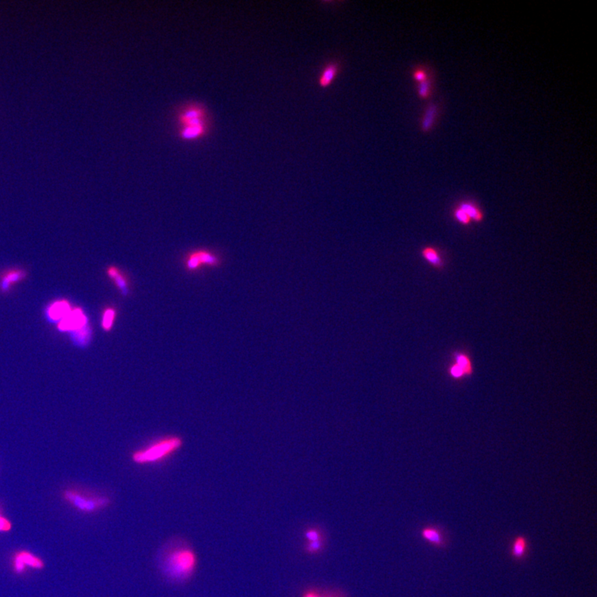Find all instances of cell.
I'll return each instance as SVG.
<instances>
[{"label": "cell", "instance_id": "6da1fadb", "mask_svg": "<svg viewBox=\"0 0 597 597\" xmlns=\"http://www.w3.org/2000/svg\"><path fill=\"white\" fill-rule=\"evenodd\" d=\"M160 573L174 584H184L198 569L199 559L192 546L183 537H174L164 544L157 556Z\"/></svg>", "mask_w": 597, "mask_h": 597}, {"label": "cell", "instance_id": "7a4b0ae2", "mask_svg": "<svg viewBox=\"0 0 597 597\" xmlns=\"http://www.w3.org/2000/svg\"><path fill=\"white\" fill-rule=\"evenodd\" d=\"M178 138L185 142L203 140L211 133L214 121L203 102L188 101L176 107L174 114Z\"/></svg>", "mask_w": 597, "mask_h": 597}, {"label": "cell", "instance_id": "3957f363", "mask_svg": "<svg viewBox=\"0 0 597 597\" xmlns=\"http://www.w3.org/2000/svg\"><path fill=\"white\" fill-rule=\"evenodd\" d=\"M183 444V439L180 436H169L160 438L145 448L133 453L132 461L140 466L160 463L180 450Z\"/></svg>", "mask_w": 597, "mask_h": 597}, {"label": "cell", "instance_id": "277c9868", "mask_svg": "<svg viewBox=\"0 0 597 597\" xmlns=\"http://www.w3.org/2000/svg\"><path fill=\"white\" fill-rule=\"evenodd\" d=\"M66 500L73 505L75 509L84 513H95L106 509L110 505V499L105 496L82 495L75 492L67 491L64 494Z\"/></svg>", "mask_w": 597, "mask_h": 597}, {"label": "cell", "instance_id": "5b68a950", "mask_svg": "<svg viewBox=\"0 0 597 597\" xmlns=\"http://www.w3.org/2000/svg\"><path fill=\"white\" fill-rule=\"evenodd\" d=\"M474 373L472 359L466 352L456 351L453 354V362L447 368V373L451 379H464L472 376Z\"/></svg>", "mask_w": 597, "mask_h": 597}, {"label": "cell", "instance_id": "8992f818", "mask_svg": "<svg viewBox=\"0 0 597 597\" xmlns=\"http://www.w3.org/2000/svg\"><path fill=\"white\" fill-rule=\"evenodd\" d=\"M184 264L188 272H197L204 266H218L220 258L209 251L199 250L188 254Z\"/></svg>", "mask_w": 597, "mask_h": 597}, {"label": "cell", "instance_id": "52a82bcc", "mask_svg": "<svg viewBox=\"0 0 597 597\" xmlns=\"http://www.w3.org/2000/svg\"><path fill=\"white\" fill-rule=\"evenodd\" d=\"M45 564L41 559L32 554L28 551H20L13 557V571L16 573L22 574L25 571L26 567L35 570H42Z\"/></svg>", "mask_w": 597, "mask_h": 597}, {"label": "cell", "instance_id": "ba28073f", "mask_svg": "<svg viewBox=\"0 0 597 597\" xmlns=\"http://www.w3.org/2000/svg\"><path fill=\"white\" fill-rule=\"evenodd\" d=\"M87 324V318L80 309L70 311L66 317L59 323V328L62 331H75L83 328Z\"/></svg>", "mask_w": 597, "mask_h": 597}, {"label": "cell", "instance_id": "9c48e42d", "mask_svg": "<svg viewBox=\"0 0 597 597\" xmlns=\"http://www.w3.org/2000/svg\"><path fill=\"white\" fill-rule=\"evenodd\" d=\"M342 68L340 61H331L323 67L321 73L319 75V83L320 87L327 88L334 82V79L339 75Z\"/></svg>", "mask_w": 597, "mask_h": 597}, {"label": "cell", "instance_id": "30bf717a", "mask_svg": "<svg viewBox=\"0 0 597 597\" xmlns=\"http://www.w3.org/2000/svg\"><path fill=\"white\" fill-rule=\"evenodd\" d=\"M439 114V106L437 104L431 102L427 105L425 111L423 113L422 118L420 121V129L423 132L427 133L431 131L434 127Z\"/></svg>", "mask_w": 597, "mask_h": 597}, {"label": "cell", "instance_id": "8fae6325", "mask_svg": "<svg viewBox=\"0 0 597 597\" xmlns=\"http://www.w3.org/2000/svg\"><path fill=\"white\" fill-rule=\"evenodd\" d=\"M423 538L436 548H445L447 545L443 531L436 527H427L421 531Z\"/></svg>", "mask_w": 597, "mask_h": 597}, {"label": "cell", "instance_id": "7c38bea8", "mask_svg": "<svg viewBox=\"0 0 597 597\" xmlns=\"http://www.w3.org/2000/svg\"><path fill=\"white\" fill-rule=\"evenodd\" d=\"M107 275L113 280L119 291H121L124 296H127L129 294V282L125 275L115 266L108 268Z\"/></svg>", "mask_w": 597, "mask_h": 597}, {"label": "cell", "instance_id": "4fadbf2b", "mask_svg": "<svg viewBox=\"0 0 597 597\" xmlns=\"http://www.w3.org/2000/svg\"><path fill=\"white\" fill-rule=\"evenodd\" d=\"M420 254L423 259L433 267L439 269L444 265V261L437 248L431 246H424L421 249Z\"/></svg>", "mask_w": 597, "mask_h": 597}, {"label": "cell", "instance_id": "5bb4252c", "mask_svg": "<svg viewBox=\"0 0 597 597\" xmlns=\"http://www.w3.org/2000/svg\"><path fill=\"white\" fill-rule=\"evenodd\" d=\"M26 274L22 271H11L3 276L0 280V290L3 292H8L12 285L25 278Z\"/></svg>", "mask_w": 597, "mask_h": 597}, {"label": "cell", "instance_id": "9a60e30c", "mask_svg": "<svg viewBox=\"0 0 597 597\" xmlns=\"http://www.w3.org/2000/svg\"><path fill=\"white\" fill-rule=\"evenodd\" d=\"M71 311L70 305L67 301L62 300V301H57L54 303L48 309V317L52 320H62L63 318L67 316V314Z\"/></svg>", "mask_w": 597, "mask_h": 597}, {"label": "cell", "instance_id": "2e32d148", "mask_svg": "<svg viewBox=\"0 0 597 597\" xmlns=\"http://www.w3.org/2000/svg\"><path fill=\"white\" fill-rule=\"evenodd\" d=\"M458 206L466 211L472 222H480L484 220L483 211L478 205L471 201H463Z\"/></svg>", "mask_w": 597, "mask_h": 597}, {"label": "cell", "instance_id": "e0dca14e", "mask_svg": "<svg viewBox=\"0 0 597 597\" xmlns=\"http://www.w3.org/2000/svg\"><path fill=\"white\" fill-rule=\"evenodd\" d=\"M527 550H528V542H527L526 537L519 536L517 537L515 540L513 541V546H512L511 555L513 559H517V560H521L524 559V556H526Z\"/></svg>", "mask_w": 597, "mask_h": 597}, {"label": "cell", "instance_id": "ac0fdd59", "mask_svg": "<svg viewBox=\"0 0 597 597\" xmlns=\"http://www.w3.org/2000/svg\"><path fill=\"white\" fill-rule=\"evenodd\" d=\"M433 76L432 74L423 82L417 83V93L420 99H428L432 94L433 90Z\"/></svg>", "mask_w": 597, "mask_h": 597}, {"label": "cell", "instance_id": "d6986e66", "mask_svg": "<svg viewBox=\"0 0 597 597\" xmlns=\"http://www.w3.org/2000/svg\"><path fill=\"white\" fill-rule=\"evenodd\" d=\"M71 338L73 339L74 342L80 345H86L88 343L89 340L91 339V329L89 328L88 325L85 326L83 328L79 329V330H75L71 332Z\"/></svg>", "mask_w": 597, "mask_h": 597}, {"label": "cell", "instance_id": "ffe728a7", "mask_svg": "<svg viewBox=\"0 0 597 597\" xmlns=\"http://www.w3.org/2000/svg\"><path fill=\"white\" fill-rule=\"evenodd\" d=\"M115 316H117V311L114 308H107L106 311H104L102 326L103 330L106 332H109L112 329Z\"/></svg>", "mask_w": 597, "mask_h": 597}, {"label": "cell", "instance_id": "44dd1931", "mask_svg": "<svg viewBox=\"0 0 597 597\" xmlns=\"http://www.w3.org/2000/svg\"><path fill=\"white\" fill-rule=\"evenodd\" d=\"M431 75V71L429 67L425 66H417L412 70V78L417 83L423 82Z\"/></svg>", "mask_w": 597, "mask_h": 597}, {"label": "cell", "instance_id": "7402d4cb", "mask_svg": "<svg viewBox=\"0 0 597 597\" xmlns=\"http://www.w3.org/2000/svg\"><path fill=\"white\" fill-rule=\"evenodd\" d=\"M454 218L460 223V224L465 225V226H469V225L472 222L470 217L467 215L466 211L461 209L459 206L455 207L454 210Z\"/></svg>", "mask_w": 597, "mask_h": 597}, {"label": "cell", "instance_id": "603a6c76", "mask_svg": "<svg viewBox=\"0 0 597 597\" xmlns=\"http://www.w3.org/2000/svg\"><path fill=\"white\" fill-rule=\"evenodd\" d=\"M323 548V541L319 540V541L310 542L306 547L307 552H311V553H315L320 551Z\"/></svg>", "mask_w": 597, "mask_h": 597}, {"label": "cell", "instance_id": "cb8c5ba5", "mask_svg": "<svg viewBox=\"0 0 597 597\" xmlns=\"http://www.w3.org/2000/svg\"><path fill=\"white\" fill-rule=\"evenodd\" d=\"M305 537L310 542L319 541L322 540L321 534L319 531L315 530V529H311V530L307 531L305 533Z\"/></svg>", "mask_w": 597, "mask_h": 597}, {"label": "cell", "instance_id": "d4e9b609", "mask_svg": "<svg viewBox=\"0 0 597 597\" xmlns=\"http://www.w3.org/2000/svg\"><path fill=\"white\" fill-rule=\"evenodd\" d=\"M12 527V524L9 519L0 515V532H9Z\"/></svg>", "mask_w": 597, "mask_h": 597}, {"label": "cell", "instance_id": "484cf974", "mask_svg": "<svg viewBox=\"0 0 597 597\" xmlns=\"http://www.w3.org/2000/svg\"><path fill=\"white\" fill-rule=\"evenodd\" d=\"M302 597H339V596H337V595H330V594H322V593L319 592V591H314V590H311V591H305V592H304V594H303V596H302Z\"/></svg>", "mask_w": 597, "mask_h": 597}]
</instances>
